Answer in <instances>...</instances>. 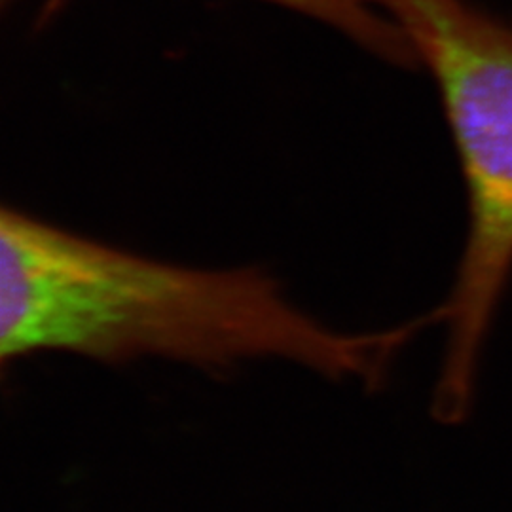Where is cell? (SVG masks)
<instances>
[{"instance_id": "3", "label": "cell", "mask_w": 512, "mask_h": 512, "mask_svg": "<svg viewBox=\"0 0 512 512\" xmlns=\"http://www.w3.org/2000/svg\"><path fill=\"white\" fill-rule=\"evenodd\" d=\"M298 12L321 19L344 31L346 35L365 44L368 50L382 55L399 65H408L414 52L408 40L391 18H382L376 6H384L385 0H274Z\"/></svg>"}, {"instance_id": "2", "label": "cell", "mask_w": 512, "mask_h": 512, "mask_svg": "<svg viewBox=\"0 0 512 512\" xmlns=\"http://www.w3.org/2000/svg\"><path fill=\"white\" fill-rule=\"evenodd\" d=\"M385 12L437 84L467 192L458 272L437 310L446 344L435 412L458 421L512 281V25L467 0H385Z\"/></svg>"}, {"instance_id": "1", "label": "cell", "mask_w": 512, "mask_h": 512, "mask_svg": "<svg viewBox=\"0 0 512 512\" xmlns=\"http://www.w3.org/2000/svg\"><path fill=\"white\" fill-rule=\"evenodd\" d=\"M384 349L382 332L332 329L260 270L171 266L0 205V370L42 351L202 365L277 357L372 382Z\"/></svg>"}]
</instances>
